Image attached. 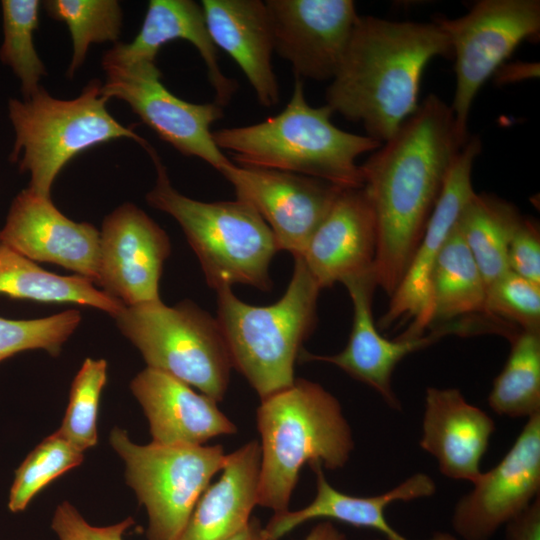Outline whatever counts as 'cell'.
I'll list each match as a JSON object with an SVG mask.
<instances>
[{
	"label": "cell",
	"mask_w": 540,
	"mask_h": 540,
	"mask_svg": "<svg viewBox=\"0 0 540 540\" xmlns=\"http://www.w3.org/2000/svg\"><path fill=\"white\" fill-rule=\"evenodd\" d=\"M472 484L456 504L453 527L462 540H488L539 496L540 413L528 418L501 461Z\"/></svg>",
	"instance_id": "obj_14"
},
{
	"label": "cell",
	"mask_w": 540,
	"mask_h": 540,
	"mask_svg": "<svg viewBox=\"0 0 540 540\" xmlns=\"http://www.w3.org/2000/svg\"><path fill=\"white\" fill-rule=\"evenodd\" d=\"M260 434L258 505L274 513L289 502L305 464L345 466L354 449L339 401L320 384L297 378L263 399L256 412Z\"/></svg>",
	"instance_id": "obj_4"
},
{
	"label": "cell",
	"mask_w": 540,
	"mask_h": 540,
	"mask_svg": "<svg viewBox=\"0 0 540 540\" xmlns=\"http://www.w3.org/2000/svg\"><path fill=\"white\" fill-rule=\"evenodd\" d=\"M485 308L488 315L521 330L540 331V285L512 271L487 287Z\"/></svg>",
	"instance_id": "obj_35"
},
{
	"label": "cell",
	"mask_w": 540,
	"mask_h": 540,
	"mask_svg": "<svg viewBox=\"0 0 540 540\" xmlns=\"http://www.w3.org/2000/svg\"><path fill=\"white\" fill-rule=\"evenodd\" d=\"M260 463L257 440L227 454L221 476L202 493L175 540H228L238 533L258 505Z\"/></svg>",
	"instance_id": "obj_25"
},
{
	"label": "cell",
	"mask_w": 540,
	"mask_h": 540,
	"mask_svg": "<svg viewBox=\"0 0 540 540\" xmlns=\"http://www.w3.org/2000/svg\"><path fill=\"white\" fill-rule=\"evenodd\" d=\"M110 444L126 464L127 484L148 514V540H175L212 477L222 470L223 446L138 445L118 427Z\"/></svg>",
	"instance_id": "obj_9"
},
{
	"label": "cell",
	"mask_w": 540,
	"mask_h": 540,
	"mask_svg": "<svg viewBox=\"0 0 540 540\" xmlns=\"http://www.w3.org/2000/svg\"><path fill=\"white\" fill-rule=\"evenodd\" d=\"M353 304V322L346 347L334 355H314L303 351L305 361L331 363L349 376L378 392L393 409L401 404L392 388V375L397 364L407 355L426 348L449 334L471 335L473 324L459 319L435 326L428 334L414 338L390 340L382 336L372 315V296L377 284L373 271L343 282Z\"/></svg>",
	"instance_id": "obj_15"
},
{
	"label": "cell",
	"mask_w": 540,
	"mask_h": 540,
	"mask_svg": "<svg viewBox=\"0 0 540 540\" xmlns=\"http://www.w3.org/2000/svg\"><path fill=\"white\" fill-rule=\"evenodd\" d=\"M101 65L106 75L102 93L109 100L126 102L163 141L218 172L232 163L216 145L211 131V125L224 115L222 106L177 97L162 83L156 62L119 63L102 58Z\"/></svg>",
	"instance_id": "obj_11"
},
{
	"label": "cell",
	"mask_w": 540,
	"mask_h": 540,
	"mask_svg": "<svg viewBox=\"0 0 540 540\" xmlns=\"http://www.w3.org/2000/svg\"><path fill=\"white\" fill-rule=\"evenodd\" d=\"M170 252L167 233L135 204L123 203L102 223L97 285L125 306L160 301Z\"/></svg>",
	"instance_id": "obj_17"
},
{
	"label": "cell",
	"mask_w": 540,
	"mask_h": 540,
	"mask_svg": "<svg viewBox=\"0 0 540 540\" xmlns=\"http://www.w3.org/2000/svg\"><path fill=\"white\" fill-rule=\"evenodd\" d=\"M374 214L363 189L344 188L299 256L323 289L373 271Z\"/></svg>",
	"instance_id": "obj_19"
},
{
	"label": "cell",
	"mask_w": 540,
	"mask_h": 540,
	"mask_svg": "<svg viewBox=\"0 0 540 540\" xmlns=\"http://www.w3.org/2000/svg\"><path fill=\"white\" fill-rule=\"evenodd\" d=\"M201 6L217 49H222L239 66L261 106H276L280 90L272 64L274 42L266 3L203 0Z\"/></svg>",
	"instance_id": "obj_22"
},
{
	"label": "cell",
	"mask_w": 540,
	"mask_h": 540,
	"mask_svg": "<svg viewBox=\"0 0 540 540\" xmlns=\"http://www.w3.org/2000/svg\"><path fill=\"white\" fill-rule=\"evenodd\" d=\"M507 525L508 540H540L539 496Z\"/></svg>",
	"instance_id": "obj_38"
},
{
	"label": "cell",
	"mask_w": 540,
	"mask_h": 540,
	"mask_svg": "<svg viewBox=\"0 0 540 540\" xmlns=\"http://www.w3.org/2000/svg\"><path fill=\"white\" fill-rule=\"evenodd\" d=\"M283 296L268 306L250 305L231 287L217 290V321L232 367L261 399L289 387L295 361L316 322L318 286L300 257Z\"/></svg>",
	"instance_id": "obj_6"
},
{
	"label": "cell",
	"mask_w": 540,
	"mask_h": 540,
	"mask_svg": "<svg viewBox=\"0 0 540 540\" xmlns=\"http://www.w3.org/2000/svg\"><path fill=\"white\" fill-rule=\"evenodd\" d=\"M0 6L3 28L0 61L17 77L26 99L39 90L41 78L47 75L33 41L42 4L39 0H1Z\"/></svg>",
	"instance_id": "obj_31"
},
{
	"label": "cell",
	"mask_w": 540,
	"mask_h": 540,
	"mask_svg": "<svg viewBox=\"0 0 540 540\" xmlns=\"http://www.w3.org/2000/svg\"><path fill=\"white\" fill-rule=\"evenodd\" d=\"M523 218L510 203L488 194L472 195L457 221L486 288L510 271L508 250Z\"/></svg>",
	"instance_id": "obj_28"
},
{
	"label": "cell",
	"mask_w": 540,
	"mask_h": 540,
	"mask_svg": "<svg viewBox=\"0 0 540 540\" xmlns=\"http://www.w3.org/2000/svg\"><path fill=\"white\" fill-rule=\"evenodd\" d=\"M326 104L311 106L302 79L294 81L291 97L278 114L239 127L212 131L235 164L283 171L326 181L341 188L363 187L360 155L374 152L381 142L336 127Z\"/></svg>",
	"instance_id": "obj_3"
},
{
	"label": "cell",
	"mask_w": 540,
	"mask_h": 540,
	"mask_svg": "<svg viewBox=\"0 0 540 540\" xmlns=\"http://www.w3.org/2000/svg\"><path fill=\"white\" fill-rule=\"evenodd\" d=\"M316 475V495L302 509L284 511L274 518V529L287 535L299 525L313 519L325 518L358 528H369L383 534L387 540H409L397 532L385 517L386 508L396 501H411L432 496L434 480L427 474L415 473L399 485L375 496H354L334 488L326 479L321 464L312 465ZM428 540H462L452 534L436 533Z\"/></svg>",
	"instance_id": "obj_24"
},
{
	"label": "cell",
	"mask_w": 540,
	"mask_h": 540,
	"mask_svg": "<svg viewBox=\"0 0 540 540\" xmlns=\"http://www.w3.org/2000/svg\"><path fill=\"white\" fill-rule=\"evenodd\" d=\"M488 396L491 409L512 418L540 413V331L521 330Z\"/></svg>",
	"instance_id": "obj_29"
},
{
	"label": "cell",
	"mask_w": 540,
	"mask_h": 540,
	"mask_svg": "<svg viewBox=\"0 0 540 540\" xmlns=\"http://www.w3.org/2000/svg\"><path fill=\"white\" fill-rule=\"evenodd\" d=\"M467 139L451 107L430 94L360 165L376 224L374 278L387 295L400 284Z\"/></svg>",
	"instance_id": "obj_1"
},
{
	"label": "cell",
	"mask_w": 540,
	"mask_h": 540,
	"mask_svg": "<svg viewBox=\"0 0 540 540\" xmlns=\"http://www.w3.org/2000/svg\"><path fill=\"white\" fill-rule=\"evenodd\" d=\"M80 451L57 431L38 444L15 472L8 507L12 512L23 511L32 498L63 473L80 465Z\"/></svg>",
	"instance_id": "obj_32"
},
{
	"label": "cell",
	"mask_w": 540,
	"mask_h": 540,
	"mask_svg": "<svg viewBox=\"0 0 540 540\" xmlns=\"http://www.w3.org/2000/svg\"><path fill=\"white\" fill-rule=\"evenodd\" d=\"M109 99L102 83L91 80L74 99H57L42 86L26 99L8 101V117L15 132L9 155L19 170L30 174L28 188L51 197V188L63 167L96 145L129 138L145 148L149 143L125 127L107 110Z\"/></svg>",
	"instance_id": "obj_7"
},
{
	"label": "cell",
	"mask_w": 540,
	"mask_h": 540,
	"mask_svg": "<svg viewBox=\"0 0 540 540\" xmlns=\"http://www.w3.org/2000/svg\"><path fill=\"white\" fill-rule=\"evenodd\" d=\"M107 380V362L87 358L76 374L62 425L57 432L84 452L97 443V415Z\"/></svg>",
	"instance_id": "obj_33"
},
{
	"label": "cell",
	"mask_w": 540,
	"mask_h": 540,
	"mask_svg": "<svg viewBox=\"0 0 540 540\" xmlns=\"http://www.w3.org/2000/svg\"><path fill=\"white\" fill-rule=\"evenodd\" d=\"M494 430L493 419L460 390L427 388L420 446L446 477L474 482Z\"/></svg>",
	"instance_id": "obj_21"
},
{
	"label": "cell",
	"mask_w": 540,
	"mask_h": 540,
	"mask_svg": "<svg viewBox=\"0 0 540 540\" xmlns=\"http://www.w3.org/2000/svg\"><path fill=\"white\" fill-rule=\"evenodd\" d=\"M42 6L49 17L66 24L73 53L66 76L73 78L92 44L117 43L123 13L116 0H46Z\"/></svg>",
	"instance_id": "obj_30"
},
{
	"label": "cell",
	"mask_w": 540,
	"mask_h": 540,
	"mask_svg": "<svg viewBox=\"0 0 540 540\" xmlns=\"http://www.w3.org/2000/svg\"><path fill=\"white\" fill-rule=\"evenodd\" d=\"M486 293L482 274L456 224L431 274L429 328L458 319L488 315Z\"/></svg>",
	"instance_id": "obj_26"
},
{
	"label": "cell",
	"mask_w": 540,
	"mask_h": 540,
	"mask_svg": "<svg viewBox=\"0 0 540 540\" xmlns=\"http://www.w3.org/2000/svg\"><path fill=\"white\" fill-rule=\"evenodd\" d=\"M177 39L188 41L196 48L215 92L214 102L224 108L238 86L222 72L202 6L195 1L150 0L140 31L132 42L115 43L102 58L119 63L156 62L161 47Z\"/></svg>",
	"instance_id": "obj_23"
},
{
	"label": "cell",
	"mask_w": 540,
	"mask_h": 540,
	"mask_svg": "<svg viewBox=\"0 0 540 540\" xmlns=\"http://www.w3.org/2000/svg\"><path fill=\"white\" fill-rule=\"evenodd\" d=\"M435 22L455 58V92L450 105L460 135L479 89L524 40L539 33V0H481L465 15Z\"/></svg>",
	"instance_id": "obj_10"
},
{
	"label": "cell",
	"mask_w": 540,
	"mask_h": 540,
	"mask_svg": "<svg viewBox=\"0 0 540 540\" xmlns=\"http://www.w3.org/2000/svg\"><path fill=\"white\" fill-rule=\"evenodd\" d=\"M0 294L44 303H74L117 316L125 305L82 276H61L0 243Z\"/></svg>",
	"instance_id": "obj_27"
},
{
	"label": "cell",
	"mask_w": 540,
	"mask_h": 540,
	"mask_svg": "<svg viewBox=\"0 0 540 540\" xmlns=\"http://www.w3.org/2000/svg\"><path fill=\"white\" fill-rule=\"evenodd\" d=\"M448 55V37L435 21L359 16L326 105L383 143L417 109L426 65Z\"/></svg>",
	"instance_id": "obj_2"
},
{
	"label": "cell",
	"mask_w": 540,
	"mask_h": 540,
	"mask_svg": "<svg viewBox=\"0 0 540 540\" xmlns=\"http://www.w3.org/2000/svg\"><path fill=\"white\" fill-rule=\"evenodd\" d=\"M133 523L132 518H127L111 526H92L70 503L64 502L54 513L52 529L60 540H122L123 533Z\"/></svg>",
	"instance_id": "obj_36"
},
{
	"label": "cell",
	"mask_w": 540,
	"mask_h": 540,
	"mask_svg": "<svg viewBox=\"0 0 540 540\" xmlns=\"http://www.w3.org/2000/svg\"><path fill=\"white\" fill-rule=\"evenodd\" d=\"M147 367L167 373L223 400L232 363L217 319L192 301L173 307L161 300L125 308L114 317Z\"/></svg>",
	"instance_id": "obj_8"
},
{
	"label": "cell",
	"mask_w": 540,
	"mask_h": 540,
	"mask_svg": "<svg viewBox=\"0 0 540 540\" xmlns=\"http://www.w3.org/2000/svg\"><path fill=\"white\" fill-rule=\"evenodd\" d=\"M497 80L500 83H511L528 78H535L539 75V64L536 62H517L502 65L496 72Z\"/></svg>",
	"instance_id": "obj_39"
},
{
	"label": "cell",
	"mask_w": 540,
	"mask_h": 540,
	"mask_svg": "<svg viewBox=\"0 0 540 540\" xmlns=\"http://www.w3.org/2000/svg\"><path fill=\"white\" fill-rule=\"evenodd\" d=\"M0 243L32 261L53 263L98 282L100 231L63 215L51 197L23 189L13 200Z\"/></svg>",
	"instance_id": "obj_18"
},
{
	"label": "cell",
	"mask_w": 540,
	"mask_h": 540,
	"mask_svg": "<svg viewBox=\"0 0 540 540\" xmlns=\"http://www.w3.org/2000/svg\"><path fill=\"white\" fill-rule=\"evenodd\" d=\"M304 540H346L331 521H322L315 525Z\"/></svg>",
	"instance_id": "obj_40"
},
{
	"label": "cell",
	"mask_w": 540,
	"mask_h": 540,
	"mask_svg": "<svg viewBox=\"0 0 540 540\" xmlns=\"http://www.w3.org/2000/svg\"><path fill=\"white\" fill-rule=\"evenodd\" d=\"M228 540H266L264 527L257 518H250L249 522Z\"/></svg>",
	"instance_id": "obj_41"
},
{
	"label": "cell",
	"mask_w": 540,
	"mask_h": 540,
	"mask_svg": "<svg viewBox=\"0 0 540 540\" xmlns=\"http://www.w3.org/2000/svg\"><path fill=\"white\" fill-rule=\"evenodd\" d=\"M480 152L481 140L471 137L454 158L418 247L400 284L391 295L387 311L380 318L381 329L408 320H411V324L400 338L418 337L429 329L433 267L463 208L475 193L472 169Z\"/></svg>",
	"instance_id": "obj_13"
},
{
	"label": "cell",
	"mask_w": 540,
	"mask_h": 540,
	"mask_svg": "<svg viewBox=\"0 0 540 540\" xmlns=\"http://www.w3.org/2000/svg\"><path fill=\"white\" fill-rule=\"evenodd\" d=\"M374 540H381V539H374Z\"/></svg>",
	"instance_id": "obj_42"
},
{
	"label": "cell",
	"mask_w": 540,
	"mask_h": 540,
	"mask_svg": "<svg viewBox=\"0 0 540 540\" xmlns=\"http://www.w3.org/2000/svg\"><path fill=\"white\" fill-rule=\"evenodd\" d=\"M238 200L251 205L271 229L278 249L299 257L344 188L277 170L239 166L220 172Z\"/></svg>",
	"instance_id": "obj_12"
},
{
	"label": "cell",
	"mask_w": 540,
	"mask_h": 540,
	"mask_svg": "<svg viewBox=\"0 0 540 540\" xmlns=\"http://www.w3.org/2000/svg\"><path fill=\"white\" fill-rule=\"evenodd\" d=\"M510 271L540 285V235L536 224L522 219L509 244Z\"/></svg>",
	"instance_id": "obj_37"
},
{
	"label": "cell",
	"mask_w": 540,
	"mask_h": 540,
	"mask_svg": "<svg viewBox=\"0 0 540 540\" xmlns=\"http://www.w3.org/2000/svg\"><path fill=\"white\" fill-rule=\"evenodd\" d=\"M274 52L296 78L332 80L359 19L352 0H267Z\"/></svg>",
	"instance_id": "obj_16"
},
{
	"label": "cell",
	"mask_w": 540,
	"mask_h": 540,
	"mask_svg": "<svg viewBox=\"0 0 540 540\" xmlns=\"http://www.w3.org/2000/svg\"><path fill=\"white\" fill-rule=\"evenodd\" d=\"M130 388L148 419L153 443L197 446L237 432L215 400L167 373L146 367Z\"/></svg>",
	"instance_id": "obj_20"
},
{
	"label": "cell",
	"mask_w": 540,
	"mask_h": 540,
	"mask_svg": "<svg viewBox=\"0 0 540 540\" xmlns=\"http://www.w3.org/2000/svg\"><path fill=\"white\" fill-rule=\"evenodd\" d=\"M81 322L78 310L44 318L9 320L0 317V361L25 350L43 349L58 356Z\"/></svg>",
	"instance_id": "obj_34"
},
{
	"label": "cell",
	"mask_w": 540,
	"mask_h": 540,
	"mask_svg": "<svg viewBox=\"0 0 540 540\" xmlns=\"http://www.w3.org/2000/svg\"><path fill=\"white\" fill-rule=\"evenodd\" d=\"M144 149L157 175L146 201L178 222L207 284L216 291L237 283L269 291V267L279 249L271 229L257 211L238 199L203 202L181 194L171 185L156 150L150 144Z\"/></svg>",
	"instance_id": "obj_5"
}]
</instances>
